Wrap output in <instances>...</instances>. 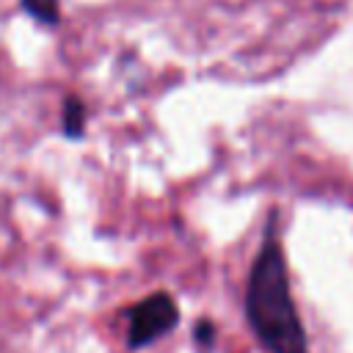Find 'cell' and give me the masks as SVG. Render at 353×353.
<instances>
[{
    "instance_id": "cell-1",
    "label": "cell",
    "mask_w": 353,
    "mask_h": 353,
    "mask_svg": "<svg viewBox=\"0 0 353 353\" xmlns=\"http://www.w3.org/2000/svg\"><path fill=\"white\" fill-rule=\"evenodd\" d=\"M276 218L270 212L262 245L248 270L245 317L268 353H309V339L290 292L284 248L276 237Z\"/></svg>"
},
{
    "instance_id": "cell-2",
    "label": "cell",
    "mask_w": 353,
    "mask_h": 353,
    "mask_svg": "<svg viewBox=\"0 0 353 353\" xmlns=\"http://www.w3.org/2000/svg\"><path fill=\"white\" fill-rule=\"evenodd\" d=\"M179 323V306L168 292H152L127 309V347L143 350Z\"/></svg>"
},
{
    "instance_id": "cell-3",
    "label": "cell",
    "mask_w": 353,
    "mask_h": 353,
    "mask_svg": "<svg viewBox=\"0 0 353 353\" xmlns=\"http://www.w3.org/2000/svg\"><path fill=\"white\" fill-rule=\"evenodd\" d=\"M85 119H88V113H85V105L80 102V97H74V94L63 97V102H61V132L72 141H80L85 135V124H88Z\"/></svg>"
},
{
    "instance_id": "cell-4",
    "label": "cell",
    "mask_w": 353,
    "mask_h": 353,
    "mask_svg": "<svg viewBox=\"0 0 353 353\" xmlns=\"http://www.w3.org/2000/svg\"><path fill=\"white\" fill-rule=\"evenodd\" d=\"M19 8L41 25L55 28L61 22V0H19Z\"/></svg>"
},
{
    "instance_id": "cell-5",
    "label": "cell",
    "mask_w": 353,
    "mask_h": 353,
    "mask_svg": "<svg viewBox=\"0 0 353 353\" xmlns=\"http://www.w3.org/2000/svg\"><path fill=\"white\" fill-rule=\"evenodd\" d=\"M215 336H218V328H215L212 320H199V323L193 325V342H196V347L210 350V347L215 345Z\"/></svg>"
}]
</instances>
